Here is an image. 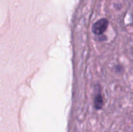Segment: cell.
<instances>
[{
    "mask_svg": "<svg viewBox=\"0 0 133 132\" xmlns=\"http://www.w3.org/2000/svg\"><path fill=\"white\" fill-rule=\"evenodd\" d=\"M108 25H109V21L107 19L105 18L100 19L94 24L92 27V31L95 34H102L106 31Z\"/></svg>",
    "mask_w": 133,
    "mask_h": 132,
    "instance_id": "6da1fadb",
    "label": "cell"
}]
</instances>
